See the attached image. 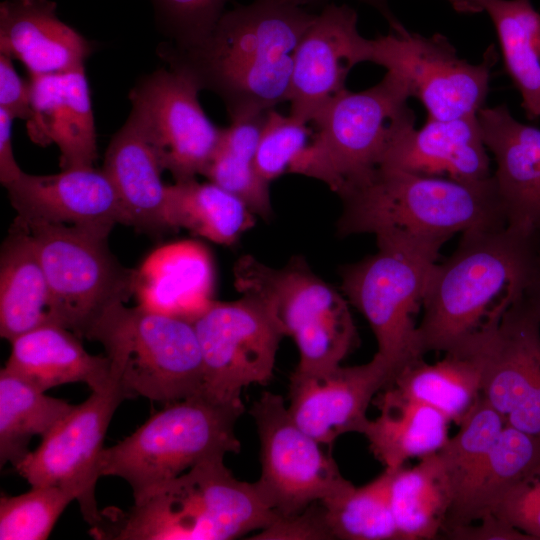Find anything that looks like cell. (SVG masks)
I'll return each mask as SVG.
<instances>
[{
    "label": "cell",
    "mask_w": 540,
    "mask_h": 540,
    "mask_svg": "<svg viewBox=\"0 0 540 540\" xmlns=\"http://www.w3.org/2000/svg\"><path fill=\"white\" fill-rule=\"evenodd\" d=\"M6 189L24 224H63L105 235L118 223L129 225L112 182L93 166L52 175L23 172Z\"/></svg>",
    "instance_id": "d6986e66"
},
{
    "label": "cell",
    "mask_w": 540,
    "mask_h": 540,
    "mask_svg": "<svg viewBox=\"0 0 540 540\" xmlns=\"http://www.w3.org/2000/svg\"><path fill=\"white\" fill-rule=\"evenodd\" d=\"M482 396L506 425L540 437V294L511 308L486 340Z\"/></svg>",
    "instance_id": "2e32d148"
},
{
    "label": "cell",
    "mask_w": 540,
    "mask_h": 540,
    "mask_svg": "<svg viewBox=\"0 0 540 540\" xmlns=\"http://www.w3.org/2000/svg\"><path fill=\"white\" fill-rule=\"evenodd\" d=\"M192 323L202 357L201 394L220 403H242L243 388L271 380L285 334L274 313L258 298L213 300Z\"/></svg>",
    "instance_id": "8fae6325"
},
{
    "label": "cell",
    "mask_w": 540,
    "mask_h": 540,
    "mask_svg": "<svg viewBox=\"0 0 540 540\" xmlns=\"http://www.w3.org/2000/svg\"><path fill=\"white\" fill-rule=\"evenodd\" d=\"M317 14L289 0H253L226 10L208 38L159 56L215 93L231 119L266 113L288 101L295 52Z\"/></svg>",
    "instance_id": "7a4b0ae2"
},
{
    "label": "cell",
    "mask_w": 540,
    "mask_h": 540,
    "mask_svg": "<svg viewBox=\"0 0 540 540\" xmlns=\"http://www.w3.org/2000/svg\"><path fill=\"white\" fill-rule=\"evenodd\" d=\"M457 12H485L498 38L504 70L529 120L540 118V12L531 0H448Z\"/></svg>",
    "instance_id": "f1b7e54d"
},
{
    "label": "cell",
    "mask_w": 540,
    "mask_h": 540,
    "mask_svg": "<svg viewBox=\"0 0 540 540\" xmlns=\"http://www.w3.org/2000/svg\"><path fill=\"white\" fill-rule=\"evenodd\" d=\"M393 378L392 369L376 353L363 365H340L315 374L293 372L288 410L302 430L331 449L345 433L363 434L370 420L369 404Z\"/></svg>",
    "instance_id": "ac0fdd59"
},
{
    "label": "cell",
    "mask_w": 540,
    "mask_h": 540,
    "mask_svg": "<svg viewBox=\"0 0 540 540\" xmlns=\"http://www.w3.org/2000/svg\"><path fill=\"white\" fill-rule=\"evenodd\" d=\"M224 458L202 461L122 510L106 507L90 534L100 540H229L280 515L257 486L236 479Z\"/></svg>",
    "instance_id": "3957f363"
},
{
    "label": "cell",
    "mask_w": 540,
    "mask_h": 540,
    "mask_svg": "<svg viewBox=\"0 0 540 540\" xmlns=\"http://www.w3.org/2000/svg\"><path fill=\"white\" fill-rule=\"evenodd\" d=\"M484 345L485 341L471 350L445 353L433 364L418 359L388 385L402 396L436 409L459 426L482 396Z\"/></svg>",
    "instance_id": "f546056e"
},
{
    "label": "cell",
    "mask_w": 540,
    "mask_h": 540,
    "mask_svg": "<svg viewBox=\"0 0 540 540\" xmlns=\"http://www.w3.org/2000/svg\"><path fill=\"white\" fill-rule=\"evenodd\" d=\"M371 62L398 78L428 118L449 120L475 116L484 107L496 59L491 46L481 63L471 64L442 34L426 37L401 24L372 39Z\"/></svg>",
    "instance_id": "7c38bea8"
},
{
    "label": "cell",
    "mask_w": 540,
    "mask_h": 540,
    "mask_svg": "<svg viewBox=\"0 0 540 540\" xmlns=\"http://www.w3.org/2000/svg\"><path fill=\"white\" fill-rule=\"evenodd\" d=\"M102 170L117 191L129 225L153 233L169 229L163 170L131 117L111 138Z\"/></svg>",
    "instance_id": "484cf974"
},
{
    "label": "cell",
    "mask_w": 540,
    "mask_h": 540,
    "mask_svg": "<svg viewBox=\"0 0 540 540\" xmlns=\"http://www.w3.org/2000/svg\"><path fill=\"white\" fill-rule=\"evenodd\" d=\"M250 414L260 440L261 475L255 484L280 516L298 514L353 485L342 476L331 450L296 424L281 395L264 391Z\"/></svg>",
    "instance_id": "4fadbf2b"
},
{
    "label": "cell",
    "mask_w": 540,
    "mask_h": 540,
    "mask_svg": "<svg viewBox=\"0 0 540 540\" xmlns=\"http://www.w3.org/2000/svg\"><path fill=\"white\" fill-rule=\"evenodd\" d=\"M490 514L531 540H540V469L510 486L498 498Z\"/></svg>",
    "instance_id": "60d3db41"
},
{
    "label": "cell",
    "mask_w": 540,
    "mask_h": 540,
    "mask_svg": "<svg viewBox=\"0 0 540 540\" xmlns=\"http://www.w3.org/2000/svg\"><path fill=\"white\" fill-rule=\"evenodd\" d=\"M477 118L507 225L540 230V129L517 121L505 104L483 107Z\"/></svg>",
    "instance_id": "44dd1931"
},
{
    "label": "cell",
    "mask_w": 540,
    "mask_h": 540,
    "mask_svg": "<svg viewBox=\"0 0 540 540\" xmlns=\"http://www.w3.org/2000/svg\"><path fill=\"white\" fill-rule=\"evenodd\" d=\"M340 197L343 210L337 231L342 237L398 234L443 245L459 232L507 225L493 176L461 182L378 168Z\"/></svg>",
    "instance_id": "277c9868"
},
{
    "label": "cell",
    "mask_w": 540,
    "mask_h": 540,
    "mask_svg": "<svg viewBox=\"0 0 540 540\" xmlns=\"http://www.w3.org/2000/svg\"><path fill=\"white\" fill-rule=\"evenodd\" d=\"M112 377V376H111ZM127 398L120 383L111 378L106 388L92 391L81 404L15 466L30 486H56L70 492L84 520L95 527L101 510L95 498L104 438L118 406Z\"/></svg>",
    "instance_id": "9a60e30c"
},
{
    "label": "cell",
    "mask_w": 540,
    "mask_h": 540,
    "mask_svg": "<svg viewBox=\"0 0 540 540\" xmlns=\"http://www.w3.org/2000/svg\"><path fill=\"white\" fill-rule=\"evenodd\" d=\"M252 538L333 539V536L326 521L324 507L321 502H316L298 514L279 516L269 527Z\"/></svg>",
    "instance_id": "b9f144b4"
},
{
    "label": "cell",
    "mask_w": 540,
    "mask_h": 540,
    "mask_svg": "<svg viewBox=\"0 0 540 540\" xmlns=\"http://www.w3.org/2000/svg\"><path fill=\"white\" fill-rule=\"evenodd\" d=\"M5 368L0 370V465L17 466L34 436H47L73 409Z\"/></svg>",
    "instance_id": "d6a6232c"
},
{
    "label": "cell",
    "mask_w": 540,
    "mask_h": 540,
    "mask_svg": "<svg viewBox=\"0 0 540 540\" xmlns=\"http://www.w3.org/2000/svg\"><path fill=\"white\" fill-rule=\"evenodd\" d=\"M409 98L389 72L366 90H344L313 119V139L289 172L320 180L339 196L366 182L388 148L415 128Z\"/></svg>",
    "instance_id": "5b68a950"
},
{
    "label": "cell",
    "mask_w": 540,
    "mask_h": 540,
    "mask_svg": "<svg viewBox=\"0 0 540 540\" xmlns=\"http://www.w3.org/2000/svg\"><path fill=\"white\" fill-rule=\"evenodd\" d=\"M243 412V403H220L201 393L166 404L104 448L101 476L124 479L139 502L202 461L239 453L235 424Z\"/></svg>",
    "instance_id": "8992f818"
},
{
    "label": "cell",
    "mask_w": 540,
    "mask_h": 540,
    "mask_svg": "<svg viewBox=\"0 0 540 540\" xmlns=\"http://www.w3.org/2000/svg\"><path fill=\"white\" fill-rule=\"evenodd\" d=\"M292 115L285 116L275 109L268 110L261 130L255 167L259 176L271 183L289 169L311 142L312 130Z\"/></svg>",
    "instance_id": "ab89813d"
},
{
    "label": "cell",
    "mask_w": 540,
    "mask_h": 540,
    "mask_svg": "<svg viewBox=\"0 0 540 540\" xmlns=\"http://www.w3.org/2000/svg\"><path fill=\"white\" fill-rule=\"evenodd\" d=\"M74 496L56 486H31L16 496L1 495L0 540H45Z\"/></svg>",
    "instance_id": "74e56055"
},
{
    "label": "cell",
    "mask_w": 540,
    "mask_h": 540,
    "mask_svg": "<svg viewBox=\"0 0 540 540\" xmlns=\"http://www.w3.org/2000/svg\"><path fill=\"white\" fill-rule=\"evenodd\" d=\"M13 120L8 113L0 109V182L5 188L24 172L18 165L13 152Z\"/></svg>",
    "instance_id": "f6af8a7d"
},
{
    "label": "cell",
    "mask_w": 540,
    "mask_h": 540,
    "mask_svg": "<svg viewBox=\"0 0 540 540\" xmlns=\"http://www.w3.org/2000/svg\"><path fill=\"white\" fill-rule=\"evenodd\" d=\"M80 339L60 325L40 326L10 341L4 368L43 392L77 382L103 390L112 378L110 360L88 353Z\"/></svg>",
    "instance_id": "d4e9b609"
},
{
    "label": "cell",
    "mask_w": 540,
    "mask_h": 540,
    "mask_svg": "<svg viewBox=\"0 0 540 540\" xmlns=\"http://www.w3.org/2000/svg\"><path fill=\"white\" fill-rule=\"evenodd\" d=\"M389 471V499L399 540L440 538L452 494L437 452L420 458L412 468Z\"/></svg>",
    "instance_id": "4dcf8cb0"
},
{
    "label": "cell",
    "mask_w": 540,
    "mask_h": 540,
    "mask_svg": "<svg viewBox=\"0 0 540 540\" xmlns=\"http://www.w3.org/2000/svg\"><path fill=\"white\" fill-rule=\"evenodd\" d=\"M55 324L47 278L28 228L14 221L0 251V335L9 342Z\"/></svg>",
    "instance_id": "4316f807"
},
{
    "label": "cell",
    "mask_w": 540,
    "mask_h": 540,
    "mask_svg": "<svg viewBox=\"0 0 540 540\" xmlns=\"http://www.w3.org/2000/svg\"><path fill=\"white\" fill-rule=\"evenodd\" d=\"M477 115L449 120L428 118L386 151L378 168L444 177L461 182L489 179L490 159Z\"/></svg>",
    "instance_id": "7402d4cb"
},
{
    "label": "cell",
    "mask_w": 540,
    "mask_h": 540,
    "mask_svg": "<svg viewBox=\"0 0 540 540\" xmlns=\"http://www.w3.org/2000/svg\"><path fill=\"white\" fill-rule=\"evenodd\" d=\"M167 46L187 50L204 42L226 11L229 0H149Z\"/></svg>",
    "instance_id": "f35d334b"
},
{
    "label": "cell",
    "mask_w": 540,
    "mask_h": 540,
    "mask_svg": "<svg viewBox=\"0 0 540 540\" xmlns=\"http://www.w3.org/2000/svg\"><path fill=\"white\" fill-rule=\"evenodd\" d=\"M103 345L111 376L128 399L170 404L201 393L203 365L193 323L187 319L119 303L86 335Z\"/></svg>",
    "instance_id": "52a82bcc"
},
{
    "label": "cell",
    "mask_w": 540,
    "mask_h": 540,
    "mask_svg": "<svg viewBox=\"0 0 540 540\" xmlns=\"http://www.w3.org/2000/svg\"><path fill=\"white\" fill-rule=\"evenodd\" d=\"M266 113L231 119L230 125L223 128L203 176L240 198L255 215L269 219L273 213L270 184L259 176L255 167Z\"/></svg>",
    "instance_id": "836d02e7"
},
{
    "label": "cell",
    "mask_w": 540,
    "mask_h": 540,
    "mask_svg": "<svg viewBox=\"0 0 540 540\" xmlns=\"http://www.w3.org/2000/svg\"><path fill=\"white\" fill-rule=\"evenodd\" d=\"M169 229L185 228L222 245L234 244L255 225V214L237 196L213 182L175 181L166 189Z\"/></svg>",
    "instance_id": "1f68e13d"
},
{
    "label": "cell",
    "mask_w": 540,
    "mask_h": 540,
    "mask_svg": "<svg viewBox=\"0 0 540 540\" xmlns=\"http://www.w3.org/2000/svg\"><path fill=\"white\" fill-rule=\"evenodd\" d=\"M12 60L0 53V109L27 121L32 115L30 82L18 75Z\"/></svg>",
    "instance_id": "7bdbcfd3"
},
{
    "label": "cell",
    "mask_w": 540,
    "mask_h": 540,
    "mask_svg": "<svg viewBox=\"0 0 540 540\" xmlns=\"http://www.w3.org/2000/svg\"><path fill=\"white\" fill-rule=\"evenodd\" d=\"M302 7L306 6H326L332 0H289ZM376 9L388 22L390 29L401 25V22L395 17L389 6V0H357Z\"/></svg>",
    "instance_id": "bcb514c9"
},
{
    "label": "cell",
    "mask_w": 540,
    "mask_h": 540,
    "mask_svg": "<svg viewBox=\"0 0 540 540\" xmlns=\"http://www.w3.org/2000/svg\"><path fill=\"white\" fill-rule=\"evenodd\" d=\"M356 11L329 3L316 15L295 52L289 98L290 115L311 123L321 109L346 90L359 63L371 62L372 39L358 30Z\"/></svg>",
    "instance_id": "e0dca14e"
},
{
    "label": "cell",
    "mask_w": 540,
    "mask_h": 540,
    "mask_svg": "<svg viewBox=\"0 0 540 540\" xmlns=\"http://www.w3.org/2000/svg\"><path fill=\"white\" fill-rule=\"evenodd\" d=\"M32 115L27 134L40 146L55 144L61 170L93 166L96 129L85 67L29 76Z\"/></svg>",
    "instance_id": "ffe728a7"
},
{
    "label": "cell",
    "mask_w": 540,
    "mask_h": 540,
    "mask_svg": "<svg viewBox=\"0 0 540 540\" xmlns=\"http://www.w3.org/2000/svg\"><path fill=\"white\" fill-rule=\"evenodd\" d=\"M24 225L47 278L56 325L86 338L108 309L135 295L136 269L117 260L108 247L109 235L63 224Z\"/></svg>",
    "instance_id": "30bf717a"
},
{
    "label": "cell",
    "mask_w": 540,
    "mask_h": 540,
    "mask_svg": "<svg viewBox=\"0 0 540 540\" xmlns=\"http://www.w3.org/2000/svg\"><path fill=\"white\" fill-rule=\"evenodd\" d=\"M390 471L322 501L333 539L399 540L389 499Z\"/></svg>",
    "instance_id": "8d00e7d4"
},
{
    "label": "cell",
    "mask_w": 540,
    "mask_h": 540,
    "mask_svg": "<svg viewBox=\"0 0 540 540\" xmlns=\"http://www.w3.org/2000/svg\"><path fill=\"white\" fill-rule=\"evenodd\" d=\"M213 288L212 258L196 241L163 245L136 269L139 305L191 322L213 301Z\"/></svg>",
    "instance_id": "cb8c5ba5"
},
{
    "label": "cell",
    "mask_w": 540,
    "mask_h": 540,
    "mask_svg": "<svg viewBox=\"0 0 540 540\" xmlns=\"http://www.w3.org/2000/svg\"><path fill=\"white\" fill-rule=\"evenodd\" d=\"M51 0L0 4V53L19 60L29 76L85 67L93 45L57 16Z\"/></svg>",
    "instance_id": "603a6c76"
},
{
    "label": "cell",
    "mask_w": 540,
    "mask_h": 540,
    "mask_svg": "<svg viewBox=\"0 0 540 540\" xmlns=\"http://www.w3.org/2000/svg\"><path fill=\"white\" fill-rule=\"evenodd\" d=\"M233 272L236 289L262 301L285 336L294 339L299 351L295 373L334 369L357 346L348 300L317 276L302 257L273 268L252 255H243Z\"/></svg>",
    "instance_id": "9c48e42d"
},
{
    "label": "cell",
    "mask_w": 540,
    "mask_h": 540,
    "mask_svg": "<svg viewBox=\"0 0 540 540\" xmlns=\"http://www.w3.org/2000/svg\"><path fill=\"white\" fill-rule=\"evenodd\" d=\"M441 536L452 540H531L528 535L493 514L484 516L478 525L456 526L444 531Z\"/></svg>",
    "instance_id": "ee69618b"
},
{
    "label": "cell",
    "mask_w": 540,
    "mask_h": 540,
    "mask_svg": "<svg viewBox=\"0 0 540 540\" xmlns=\"http://www.w3.org/2000/svg\"><path fill=\"white\" fill-rule=\"evenodd\" d=\"M376 241L375 254L343 268L342 291L367 319L377 341L376 354L395 377L423 358L416 316L442 245L398 234H380Z\"/></svg>",
    "instance_id": "ba28073f"
},
{
    "label": "cell",
    "mask_w": 540,
    "mask_h": 540,
    "mask_svg": "<svg viewBox=\"0 0 540 540\" xmlns=\"http://www.w3.org/2000/svg\"><path fill=\"white\" fill-rule=\"evenodd\" d=\"M200 91L192 78L169 67L142 77L129 93V117L175 181L204 175L223 133L202 109Z\"/></svg>",
    "instance_id": "5bb4252c"
},
{
    "label": "cell",
    "mask_w": 540,
    "mask_h": 540,
    "mask_svg": "<svg viewBox=\"0 0 540 540\" xmlns=\"http://www.w3.org/2000/svg\"><path fill=\"white\" fill-rule=\"evenodd\" d=\"M538 469L540 437L506 425L464 505L443 532L456 526L474 523L490 514L498 498L510 486Z\"/></svg>",
    "instance_id": "e575fe53"
},
{
    "label": "cell",
    "mask_w": 540,
    "mask_h": 540,
    "mask_svg": "<svg viewBox=\"0 0 540 540\" xmlns=\"http://www.w3.org/2000/svg\"><path fill=\"white\" fill-rule=\"evenodd\" d=\"M505 426L502 416L481 396L459 425L458 432L437 452L452 494L444 529L464 505Z\"/></svg>",
    "instance_id": "d590c367"
},
{
    "label": "cell",
    "mask_w": 540,
    "mask_h": 540,
    "mask_svg": "<svg viewBox=\"0 0 540 540\" xmlns=\"http://www.w3.org/2000/svg\"><path fill=\"white\" fill-rule=\"evenodd\" d=\"M374 400L380 414L369 420L363 435L384 469H399L411 458L436 453L448 441L450 421L436 409L402 396L390 385Z\"/></svg>",
    "instance_id": "83f0119b"
},
{
    "label": "cell",
    "mask_w": 540,
    "mask_h": 540,
    "mask_svg": "<svg viewBox=\"0 0 540 540\" xmlns=\"http://www.w3.org/2000/svg\"><path fill=\"white\" fill-rule=\"evenodd\" d=\"M538 294L540 230L506 225L464 232L432 273L417 327L419 351L471 349L511 308Z\"/></svg>",
    "instance_id": "6da1fadb"
}]
</instances>
